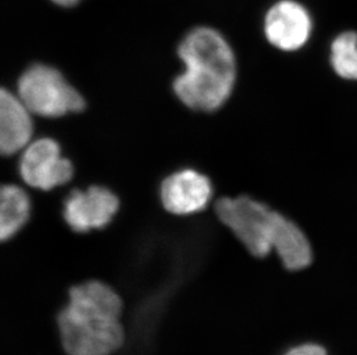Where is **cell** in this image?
Listing matches in <instances>:
<instances>
[{
    "mask_svg": "<svg viewBox=\"0 0 357 355\" xmlns=\"http://www.w3.org/2000/svg\"><path fill=\"white\" fill-rule=\"evenodd\" d=\"M283 355H327L326 349L317 344H302Z\"/></svg>",
    "mask_w": 357,
    "mask_h": 355,
    "instance_id": "cell-13",
    "label": "cell"
},
{
    "mask_svg": "<svg viewBox=\"0 0 357 355\" xmlns=\"http://www.w3.org/2000/svg\"><path fill=\"white\" fill-rule=\"evenodd\" d=\"M212 182L192 168L165 178L160 188L162 205L170 214L186 216L204 210L212 200Z\"/></svg>",
    "mask_w": 357,
    "mask_h": 355,
    "instance_id": "cell-8",
    "label": "cell"
},
{
    "mask_svg": "<svg viewBox=\"0 0 357 355\" xmlns=\"http://www.w3.org/2000/svg\"><path fill=\"white\" fill-rule=\"evenodd\" d=\"M17 96L31 113L59 118L84 110V100L56 68L36 64L17 81Z\"/></svg>",
    "mask_w": 357,
    "mask_h": 355,
    "instance_id": "cell-3",
    "label": "cell"
},
{
    "mask_svg": "<svg viewBox=\"0 0 357 355\" xmlns=\"http://www.w3.org/2000/svg\"><path fill=\"white\" fill-rule=\"evenodd\" d=\"M267 42L283 52H295L307 45L314 31L310 10L297 0H278L264 15Z\"/></svg>",
    "mask_w": 357,
    "mask_h": 355,
    "instance_id": "cell-6",
    "label": "cell"
},
{
    "mask_svg": "<svg viewBox=\"0 0 357 355\" xmlns=\"http://www.w3.org/2000/svg\"><path fill=\"white\" fill-rule=\"evenodd\" d=\"M119 294L101 282H87L70 291L58 315L61 344L68 355H110L124 342Z\"/></svg>",
    "mask_w": 357,
    "mask_h": 355,
    "instance_id": "cell-2",
    "label": "cell"
},
{
    "mask_svg": "<svg viewBox=\"0 0 357 355\" xmlns=\"http://www.w3.org/2000/svg\"><path fill=\"white\" fill-rule=\"evenodd\" d=\"M272 247L290 271L305 269L312 262V248L307 235L296 223L280 212L275 217Z\"/></svg>",
    "mask_w": 357,
    "mask_h": 355,
    "instance_id": "cell-10",
    "label": "cell"
},
{
    "mask_svg": "<svg viewBox=\"0 0 357 355\" xmlns=\"http://www.w3.org/2000/svg\"><path fill=\"white\" fill-rule=\"evenodd\" d=\"M22 180L31 187L51 191L68 184L75 173L71 161L61 155V145L52 139L31 141L19 163Z\"/></svg>",
    "mask_w": 357,
    "mask_h": 355,
    "instance_id": "cell-5",
    "label": "cell"
},
{
    "mask_svg": "<svg viewBox=\"0 0 357 355\" xmlns=\"http://www.w3.org/2000/svg\"><path fill=\"white\" fill-rule=\"evenodd\" d=\"M31 112L17 95L0 93V150L5 156L24 151L31 143L34 125Z\"/></svg>",
    "mask_w": 357,
    "mask_h": 355,
    "instance_id": "cell-9",
    "label": "cell"
},
{
    "mask_svg": "<svg viewBox=\"0 0 357 355\" xmlns=\"http://www.w3.org/2000/svg\"><path fill=\"white\" fill-rule=\"evenodd\" d=\"M119 209L115 193L102 186L75 189L65 198V221L75 232L86 233L107 226Z\"/></svg>",
    "mask_w": 357,
    "mask_h": 355,
    "instance_id": "cell-7",
    "label": "cell"
},
{
    "mask_svg": "<svg viewBox=\"0 0 357 355\" xmlns=\"http://www.w3.org/2000/svg\"><path fill=\"white\" fill-rule=\"evenodd\" d=\"M215 210L220 221L256 258H265L273 251L272 239L278 212L249 196L220 198Z\"/></svg>",
    "mask_w": 357,
    "mask_h": 355,
    "instance_id": "cell-4",
    "label": "cell"
},
{
    "mask_svg": "<svg viewBox=\"0 0 357 355\" xmlns=\"http://www.w3.org/2000/svg\"><path fill=\"white\" fill-rule=\"evenodd\" d=\"M47 1L61 10H72L84 3V0H47Z\"/></svg>",
    "mask_w": 357,
    "mask_h": 355,
    "instance_id": "cell-14",
    "label": "cell"
},
{
    "mask_svg": "<svg viewBox=\"0 0 357 355\" xmlns=\"http://www.w3.org/2000/svg\"><path fill=\"white\" fill-rule=\"evenodd\" d=\"M31 216V200L24 188L17 184H3L0 191V238L3 242L13 238Z\"/></svg>",
    "mask_w": 357,
    "mask_h": 355,
    "instance_id": "cell-11",
    "label": "cell"
},
{
    "mask_svg": "<svg viewBox=\"0 0 357 355\" xmlns=\"http://www.w3.org/2000/svg\"><path fill=\"white\" fill-rule=\"evenodd\" d=\"M177 54L184 65L172 84L179 101L200 112L219 110L233 94L237 77L236 58L225 35L212 26H196L186 31Z\"/></svg>",
    "mask_w": 357,
    "mask_h": 355,
    "instance_id": "cell-1",
    "label": "cell"
},
{
    "mask_svg": "<svg viewBox=\"0 0 357 355\" xmlns=\"http://www.w3.org/2000/svg\"><path fill=\"white\" fill-rule=\"evenodd\" d=\"M330 61L337 77L357 81V33L344 31L334 37L330 47Z\"/></svg>",
    "mask_w": 357,
    "mask_h": 355,
    "instance_id": "cell-12",
    "label": "cell"
}]
</instances>
